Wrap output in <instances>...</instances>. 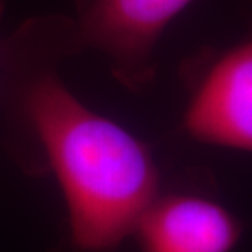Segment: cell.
I'll return each mask as SVG.
<instances>
[{
	"label": "cell",
	"instance_id": "7a4b0ae2",
	"mask_svg": "<svg viewBox=\"0 0 252 252\" xmlns=\"http://www.w3.org/2000/svg\"><path fill=\"white\" fill-rule=\"evenodd\" d=\"M244 17L238 39L184 64L189 102L182 123L201 144L252 154V0H246Z\"/></svg>",
	"mask_w": 252,
	"mask_h": 252
},
{
	"label": "cell",
	"instance_id": "3957f363",
	"mask_svg": "<svg viewBox=\"0 0 252 252\" xmlns=\"http://www.w3.org/2000/svg\"><path fill=\"white\" fill-rule=\"evenodd\" d=\"M196 0H77L72 39L77 51L108 58L113 77L131 92L156 79V48L165 28Z\"/></svg>",
	"mask_w": 252,
	"mask_h": 252
},
{
	"label": "cell",
	"instance_id": "6da1fadb",
	"mask_svg": "<svg viewBox=\"0 0 252 252\" xmlns=\"http://www.w3.org/2000/svg\"><path fill=\"white\" fill-rule=\"evenodd\" d=\"M74 53L72 20H33L0 48L2 77L61 184L74 243L107 252L134 234L159 195V170L143 141L65 87L58 63Z\"/></svg>",
	"mask_w": 252,
	"mask_h": 252
},
{
	"label": "cell",
	"instance_id": "5b68a950",
	"mask_svg": "<svg viewBox=\"0 0 252 252\" xmlns=\"http://www.w3.org/2000/svg\"><path fill=\"white\" fill-rule=\"evenodd\" d=\"M3 10H5V0H0V18L3 15Z\"/></svg>",
	"mask_w": 252,
	"mask_h": 252
},
{
	"label": "cell",
	"instance_id": "277c9868",
	"mask_svg": "<svg viewBox=\"0 0 252 252\" xmlns=\"http://www.w3.org/2000/svg\"><path fill=\"white\" fill-rule=\"evenodd\" d=\"M134 234L143 252H233L243 226L220 201L180 191L156 196Z\"/></svg>",
	"mask_w": 252,
	"mask_h": 252
}]
</instances>
